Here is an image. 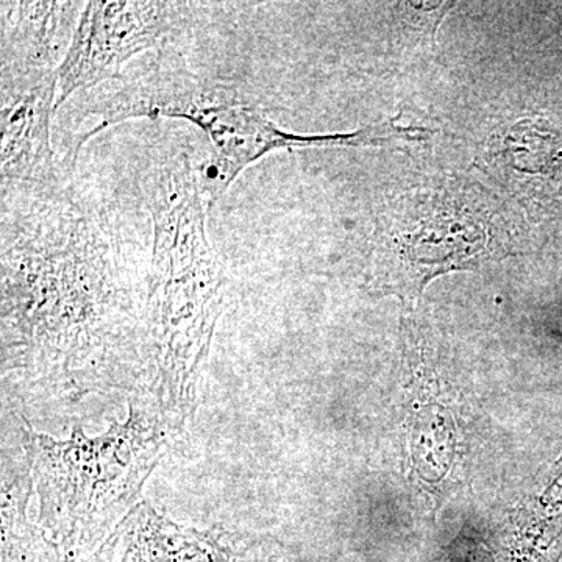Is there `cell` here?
Returning a JSON list of instances; mask_svg holds the SVG:
<instances>
[{"instance_id": "6da1fadb", "label": "cell", "mask_w": 562, "mask_h": 562, "mask_svg": "<svg viewBox=\"0 0 562 562\" xmlns=\"http://www.w3.org/2000/svg\"><path fill=\"white\" fill-rule=\"evenodd\" d=\"M0 232L3 375L65 397L121 382L140 360L144 306L113 225L68 183L3 188Z\"/></svg>"}, {"instance_id": "ba28073f", "label": "cell", "mask_w": 562, "mask_h": 562, "mask_svg": "<svg viewBox=\"0 0 562 562\" xmlns=\"http://www.w3.org/2000/svg\"><path fill=\"white\" fill-rule=\"evenodd\" d=\"M98 562H262L243 536L179 527L140 502L103 543Z\"/></svg>"}, {"instance_id": "3957f363", "label": "cell", "mask_w": 562, "mask_h": 562, "mask_svg": "<svg viewBox=\"0 0 562 562\" xmlns=\"http://www.w3.org/2000/svg\"><path fill=\"white\" fill-rule=\"evenodd\" d=\"M94 125L77 139L70 165L79 160L81 147L99 133L120 122L183 120L205 133L213 149L205 171L210 198L225 194L254 162L276 150L303 147H372L386 143L424 140L427 128L401 125L395 120L379 122L350 133L299 135L280 128L266 116L238 85L206 79L187 66L158 60L133 79L91 103Z\"/></svg>"}, {"instance_id": "30bf717a", "label": "cell", "mask_w": 562, "mask_h": 562, "mask_svg": "<svg viewBox=\"0 0 562 562\" xmlns=\"http://www.w3.org/2000/svg\"><path fill=\"white\" fill-rule=\"evenodd\" d=\"M502 562H560L562 558V453L532 479L497 532Z\"/></svg>"}, {"instance_id": "5b68a950", "label": "cell", "mask_w": 562, "mask_h": 562, "mask_svg": "<svg viewBox=\"0 0 562 562\" xmlns=\"http://www.w3.org/2000/svg\"><path fill=\"white\" fill-rule=\"evenodd\" d=\"M201 3L85 2L58 68L57 111L80 91L117 79L125 63L157 49L199 20Z\"/></svg>"}, {"instance_id": "9c48e42d", "label": "cell", "mask_w": 562, "mask_h": 562, "mask_svg": "<svg viewBox=\"0 0 562 562\" xmlns=\"http://www.w3.org/2000/svg\"><path fill=\"white\" fill-rule=\"evenodd\" d=\"M409 382L406 406L412 472L422 490L431 497L442 498L454 476L460 458L458 428L452 409L441 395L435 375L417 368Z\"/></svg>"}, {"instance_id": "277c9868", "label": "cell", "mask_w": 562, "mask_h": 562, "mask_svg": "<svg viewBox=\"0 0 562 562\" xmlns=\"http://www.w3.org/2000/svg\"><path fill=\"white\" fill-rule=\"evenodd\" d=\"M169 425L149 403L124 424L87 438L74 428L68 441L25 435L32 482L40 494L41 525L65 550H87L132 513L154 471Z\"/></svg>"}, {"instance_id": "8fae6325", "label": "cell", "mask_w": 562, "mask_h": 562, "mask_svg": "<svg viewBox=\"0 0 562 562\" xmlns=\"http://www.w3.org/2000/svg\"><path fill=\"white\" fill-rule=\"evenodd\" d=\"M85 2H2V65L60 68Z\"/></svg>"}, {"instance_id": "8992f818", "label": "cell", "mask_w": 562, "mask_h": 562, "mask_svg": "<svg viewBox=\"0 0 562 562\" xmlns=\"http://www.w3.org/2000/svg\"><path fill=\"white\" fill-rule=\"evenodd\" d=\"M435 195L406 210L383 247L379 284L405 302L416 301L424 288L442 273L482 265L494 255L491 222L484 211Z\"/></svg>"}, {"instance_id": "7a4b0ae2", "label": "cell", "mask_w": 562, "mask_h": 562, "mask_svg": "<svg viewBox=\"0 0 562 562\" xmlns=\"http://www.w3.org/2000/svg\"><path fill=\"white\" fill-rule=\"evenodd\" d=\"M144 187L151 255L140 364L162 419L180 427L192 414L228 276L206 233L205 172L190 155L181 151L154 165Z\"/></svg>"}, {"instance_id": "52a82bcc", "label": "cell", "mask_w": 562, "mask_h": 562, "mask_svg": "<svg viewBox=\"0 0 562 562\" xmlns=\"http://www.w3.org/2000/svg\"><path fill=\"white\" fill-rule=\"evenodd\" d=\"M58 69L2 65L0 176L3 188L57 190L69 183L52 149Z\"/></svg>"}]
</instances>
